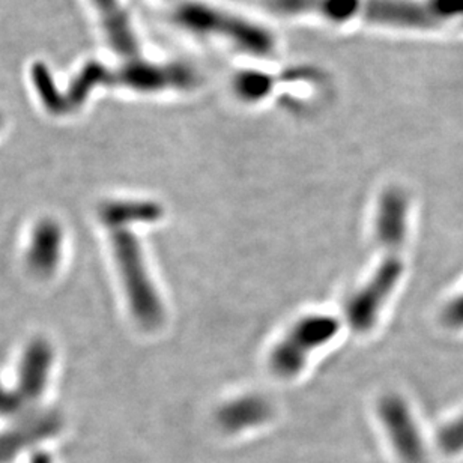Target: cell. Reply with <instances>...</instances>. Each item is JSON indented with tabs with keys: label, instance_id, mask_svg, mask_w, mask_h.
Segmentation results:
<instances>
[{
	"label": "cell",
	"instance_id": "obj_1",
	"mask_svg": "<svg viewBox=\"0 0 463 463\" xmlns=\"http://www.w3.org/2000/svg\"><path fill=\"white\" fill-rule=\"evenodd\" d=\"M268 6L283 15L317 14L335 23L361 20L412 29L463 18V0H268Z\"/></svg>",
	"mask_w": 463,
	"mask_h": 463
},
{
	"label": "cell",
	"instance_id": "obj_2",
	"mask_svg": "<svg viewBox=\"0 0 463 463\" xmlns=\"http://www.w3.org/2000/svg\"><path fill=\"white\" fill-rule=\"evenodd\" d=\"M172 17L187 31L223 38L250 54L267 56L276 47L274 36L265 27L202 0H174Z\"/></svg>",
	"mask_w": 463,
	"mask_h": 463
},
{
	"label": "cell",
	"instance_id": "obj_3",
	"mask_svg": "<svg viewBox=\"0 0 463 463\" xmlns=\"http://www.w3.org/2000/svg\"><path fill=\"white\" fill-rule=\"evenodd\" d=\"M112 247L129 308L143 328L154 330L161 326L165 312L138 240L128 228L112 229Z\"/></svg>",
	"mask_w": 463,
	"mask_h": 463
},
{
	"label": "cell",
	"instance_id": "obj_4",
	"mask_svg": "<svg viewBox=\"0 0 463 463\" xmlns=\"http://www.w3.org/2000/svg\"><path fill=\"white\" fill-rule=\"evenodd\" d=\"M339 322L326 315H312L297 322L272 351L269 367L279 378H295L310 352L335 339Z\"/></svg>",
	"mask_w": 463,
	"mask_h": 463
},
{
	"label": "cell",
	"instance_id": "obj_5",
	"mask_svg": "<svg viewBox=\"0 0 463 463\" xmlns=\"http://www.w3.org/2000/svg\"><path fill=\"white\" fill-rule=\"evenodd\" d=\"M387 251V258L370 277L369 283L356 290L347 301V322L356 333H369L373 328L381 308L387 303L403 272V265L396 250Z\"/></svg>",
	"mask_w": 463,
	"mask_h": 463
},
{
	"label": "cell",
	"instance_id": "obj_6",
	"mask_svg": "<svg viewBox=\"0 0 463 463\" xmlns=\"http://www.w3.org/2000/svg\"><path fill=\"white\" fill-rule=\"evenodd\" d=\"M379 415L397 455L405 463H423L424 449L414 420L401 397L381 399Z\"/></svg>",
	"mask_w": 463,
	"mask_h": 463
},
{
	"label": "cell",
	"instance_id": "obj_7",
	"mask_svg": "<svg viewBox=\"0 0 463 463\" xmlns=\"http://www.w3.org/2000/svg\"><path fill=\"white\" fill-rule=\"evenodd\" d=\"M376 238L385 250H401L406 231V199L396 188L387 190L379 201Z\"/></svg>",
	"mask_w": 463,
	"mask_h": 463
},
{
	"label": "cell",
	"instance_id": "obj_8",
	"mask_svg": "<svg viewBox=\"0 0 463 463\" xmlns=\"http://www.w3.org/2000/svg\"><path fill=\"white\" fill-rule=\"evenodd\" d=\"M62 231L50 220L41 222L32 233L27 250V263L38 276H50L58 268L62 256Z\"/></svg>",
	"mask_w": 463,
	"mask_h": 463
},
{
	"label": "cell",
	"instance_id": "obj_9",
	"mask_svg": "<svg viewBox=\"0 0 463 463\" xmlns=\"http://www.w3.org/2000/svg\"><path fill=\"white\" fill-rule=\"evenodd\" d=\"M53 352L44 340H35L27 346L20 365V390L27 399H35L44 392L52 370Z\"/></svg>",
	"mask_w": 463,
	"mask_h": 463
},
{
	"label": "cell",
	"instance_id": "obj_10",
	"mask_svg": "<svg viewBox=\"0 0 463 463\" xmlns=\"http://www.w3.org/2000/svg\"><path fill=\"white\" fill-rule=\"evenodd\" d=\"M272 414L267 399L260 396H242L229 402L217 414V420L226 432L236 433L265 423Z\"/></svg>",
	"mask_w": 463,
	"mask_h": 463
},
{
	"label": "cell",
	"instance_id": "obj_11",
	"mask_svg": "<svg viewBox=\"0 0 463 463\" xmlns=\"http://www.w3.org/2000/svg\"><path fill=\"white\" fill-rule=\"evenodd\" d=\"M160 205L147 201L109 202L101 210V219L109 228H128L136 223H154L161 219Z\"/></svg>",
	"mask_w": 463,
	"mask_h": 463
},
{
	"label": "cell",
	"instance_id": "obj_12",
	"mask_svg": "<svg viewBox=\"0 0 463 463\" xmlns=\"http://www.w3.org/2000/svg\"><path fill=\"white\" fill-rule=\"evenodd\" d=\"M99 8L103 6L104 18L112 44L122 53L133 54L137 50L133 31L127 22V15L118 0H95Z\"/></svg>",
	"mask_w": 463,
	"mask_h": 463
},
{
	"label": "cell",
	"instance_id": "obj_13",
	"mask_svg": "<svg viewBox=\"0 0 463 463\" xmlns=\"http://www.w3.org/2000/svg\"><path fill=\"white\" fill-rule=\"evenodd\" d=\"M47 426H52V423L38 421V423L27 424V426L20 429V430H14V432L2 435L0 437V463L11 459L22 447L26 446V444L43 435Z\"/></svg>",
	"mask_w": 463,
	"mask_h": 463
},
{
	"label": "cell",
	"instance_id": "obj_14",
	"mask_svg": "<svg viewBox=\"0 0 463 463\" xmlns=\"http://www.w3.org/2000/svg\"><path fill=\"white\" fill-rule=\"evenodd\" d=\"M22 394L18 392H11L0 385V412H11L20 405Z\"/></svg>",
	"mask_w": 463,
	"mask_h": 463
}]
</instances>
